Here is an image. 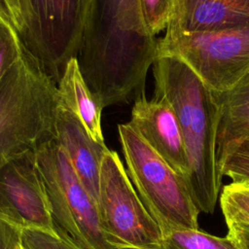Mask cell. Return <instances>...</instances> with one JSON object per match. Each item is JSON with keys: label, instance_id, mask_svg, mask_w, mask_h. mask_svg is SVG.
I'll return each instance as SVG.
<instances>
[{"label": "cell", "instance_id": "1", "mask_svg": "<svg viewBox=\"0 0 249 249\" xmlns=\"http://www.w3.org/2000/svg\"><path fill=\"white\" fill-rule=\"evenodd\" d=\"M155 95L174 110L183 134L189 172L187 186L198 212L212 213L222 184L217 157L220 120L215 93L183 61L157 57L153 63Z\"/></svg>", "mask_w": 249, "mask_h": 249}, {"label": "cell", "instance_id": "2", "mask_svg": "<svg viewBox=\"0 0 249 249\" xmlns=\"http://www.w3.org/2000/svg\"><path fill=\"white\" fill-rule=\"evenodd\" d=\"M56 83L24 48L0 80V167L55 135Z\"/></svg>", "mask_w": 249, "mask_h": 249}, {"label": "cell", "instance_id": "3", "mask_svg": "<svg viewBox=\"0 0 249 249\" xmlns=\"http://www.w3.org/2000/svg\"><path fill=\"white\" fill-rule=\"evenodd\" d=\"M128 177L162 235L198 229V210L187 182L130 126L118 125Z\"/></svg>", "mask_w": 249, "mask_h": 249}, {"label": "cell", "instance_id": "4", "mask_svg": "<svg viewBox=\"0 0 249 249\" xmlns=\"http://www.w3.org/2000/svg\"><path fill=\"white\" fill-rule=\"evenodd\" d=\"M56 234L80 249H118L101 228L96 202L77 176L62 146L53 137L35 149Z\"/></svg>", "mask_w": 249, "mask_h": 249}, {"label": "cell", "instance_id": "5", "mask_svg": "<svg viewBox=\"0 0 249 249\" xmlns=\"http://www.w3.org/2000/svg\"><path fill=\"white\" fill-rule=\"evenodd\" d=\"M160 56L180 59L213 92L224 93L249 74V27L164 33L158 39L157 57Z\"/></svg>", "mask_w": 249, "mask_h": 249}, {"label": "cell", "instance_id": "6", "mask_svg": "<svg viewBox=\"0 0 249 249\" xmlns=\"http://www.w3.org/2000/svg\"><path fill=\"white\" fill-rule=\"evenodd\" d=\"M97 209L101 228L118 249H154L162 233L140 199L117 152L101 162Z\"/></svg>", "mask_w": 249, "mask_h": 249}, {"label": "cell", "instance_id": "7", "mask_svg": "<svg viewBox=\"0 0 249 249\" xmlns=\"http://www.w3.org/2000/svg\"><path fill=\"white\" fill-rule=\"evenodd\" d=\"M90 0H24V48L57 84L66 63L77 57Z\"/></svg>", "mask_w": 249, "mask_h": 249}, {"label": "cell", "instance_id": "8", "mask_svg": "<svg viewBox=\"0 0 249 249\" xmlns=\"http://www.w3.org/2000/svg\"><path fill=\"white\" fill-rule=\"evenodd\" d=\"M0 218L20 229L56 234L35 150L14 158L0 167Z\"/></svg>", "mask_w": 249, "mask_h": 249}, {"label": "cell", "instance_id": "9", "mask_svg": "<svg viewBox=\"0 0 249 249\" xmlns=\"http://www.w3.org/2000/svg\"><path fill=\"white\" fill-rule=\"evenodd\" d=\"M130 126L186 180L189 161L181 127L170 104L163 98L139 95L131 108Z\"/></svg>", "mask_w": 249, "mask_h": 249}, {"label": "cell", "instance_id": "10", "mask_svg": "<svg viewBox=\"0 0 249 249\" xmlns=\"http://www.w3.org/2000/svg\"><path fill=\"white\" fill-rule=\"evenodd\" d=\"M249 27V0H174L165 33H194Z\"/></svg>", "mask_w": 249, "mask_h": 249}, {"label": "cell", "instance_id": "11", "mask_svg": "<svg viewBox=\"0 0 249 249\" xmlns=\"http://www.w3.org/2000/svg\"><path fill=\"white\" fill-rule=\"evenodd\" d=\"M54 138L67 154L80 181L97 202L101 162L109 149L105 143L94 141L78 119L59 105Z\"/></svg>", "mask_w": 249, "mask_h": 249}, {"label": "cell", "instance_id": "12", "mask_svg": "<svg viewBox=\"0 0 249 249\" xmlns=\"http://www.w3.org/2000/svg\"><path fill=\"white\" fill-rule=\"evenodd\" d=\"M56 86L58 105L74 115L94 141L105 143L101 128L104 107L89 89L77 57H72L66 63Z\"/></svg>", "mask_w": 249, "mask_h": 249}, {"label": "cell", "instance_id": "13", "mask_svg": "<svg viewBox=\"0 0 249 249\" xmlns=\"http://www.w3.org/2000/svg\"><path fill=\"white\" fill-rule=\"evenodd\" d=\"M215 95L220 112L217 139L219 159L230 146L249 134V74L231 90Z\"/></svg>", "mask_w": 249, "mask_h": 249}, {"label": "cell", "instance_id": "14", "mask_svg": "<svg viewBox=\"0 0 249 249\" xmlns=\"http://www.w3.org/2000/svg\"><path fill=\"white\" fill-rule=\"evenodd\" d=\"M154 249H241L231 237L216 236L198 229L173 231Z\"/></svg>", "mask_w": 249, "mask_h": 249}, {"label": "cell", "instance_id": "15", "mask_svg": "<svg viewBox=\"0 0 249 249\" xmlns=\"http://www.w3.org/2000/svg\"><path fill=\"white\" fill-rule=\"evenodd\" d=\"M221 176H228L231 183H249V137L230 146L218 159Z\"/></svg>", "mask_w": 249, "mask_h": 249}, {"label": "cell", "instance_id": "16", "mask_svg": "<svg viewBox=\"0 0 249 249\" xmlns=\"http://www.w3.org/2000/svg\"><path fill=\"white\" fill-rule=\"evenodd\" d=\"M220 205L226 223L249 225V183H231L223 188Z\"/></svg>", "mask_w": 249, "mask_h": 249}, {"label": "cell", "instance_id": "17", "mask_svg": "<svg viewBox=\"0 0 249 249\" xmlns=\"http://www.w3.org/2000/svg\"><path fill=\"white\" fill-rule=\"evenodd\" d=\"M24 46L8 17L0 13V80L18 60Z\"/></svg>", "mask_w": 249, "mask_h": 249}, {"label": "cell", "instance_id": "18", "mask_svg": "<svg viewBox=\"0 0 249 249\" xmlns=\"http://www.w3.org/2000/svg\"><path fill=\"white\" fill-rule=\"evenodd\" d=\"M140 11L148 33L156 37L166 30L172 18L174 0H139Z\"/></svg>", "mask_w": 249, "mask_h": 249}, {"label": "cell", "instance_id": "19", "mask_svg": "<svg viewBox=\"0 0 249 249\" xmlns=\"http://www.w3.org/2000/svg\"><path fill=\"white\" fill-rule=\"evenodd\" d=\"M21 245L23 249H80L57 234L34 229H22Z\"/></svg>", "mask_w": 249, "mask_h": 249}, {"label": "cell", "instance_id": "20", "mask_svg": "<svg viewBox=\"0 0 249 249\" xmlns=\"http://www.w3.org/2000/svg\"><path fill=\"white\" fill-rule=\"evenodd\" d=\"M0 2L11 23L20 35L26 23L24 0H0Z\"/></svg>", "mask_w": 249, "mask_h": 249}, {"label": "cell", "instance_id": "21", "mask_svg": "<svg viewBox=\"0 0 249 249\" xmlns=\"http://www.w3.org/2000/svg\"><path fill=\"white\" fill-rule=\"evenodd\" d=\"M21 231L19 227L0 218V249H21Z\"/></svg>", "mask_w": 249, "mask_h": 249}, {"label": "cell", "instance_id": "22", "mask_svg": "<svg viewBox=\"0 0 249 249\" xmlns=\"http://www.w3.org/2000/svg\"><path fill=\"white\" fill-rule=\"evenodd\" d=\"M228 236L241 249H249V225L244 223H228Z\"/></svg>", "mask_w": 249, "mask_h": 249}, {"label": "cell", "instance_id": "23", "mask_svg": "<svg viewBox=\"0 0 249 249\" xmlns=\"http://www.w3.org/2000/svg\"><path fill=\"white\" fill-rule=\"evenodd\" d=\"M0 13H1V14H4V15H6V13H5L4 9H3V6H2L1 2H0ZM6 16H7V15H6Z\"/></svg>", "mask_w": 249, "mask_h": 249}, {"label": "cell", "instance_id": "24", "mask_svg": "<svg viewBox=\"0 0 249 249\" xmlns=\"http://www.w3.org/2000/svg\"><path fill=\"white\" fill-rule=\"evenodd\" d=\"M247 137H249V134H248V136H247Z\"/></svg>", "mask_w": 249, "mask_h": 249}, {"label": "cell", "instance_id": "25", "mask_svg": "<svg viewBox=\"0 0 249 249\" xmlns=\"http://www.w3.org/2000/svg\"><path fill=\"white\" fill-rule=\"evenodd\" d=\"M21 249H23V248H22V247H21Z\"/></svg>", "mask_w": 249, "mask_h": 249}]
</instances>
